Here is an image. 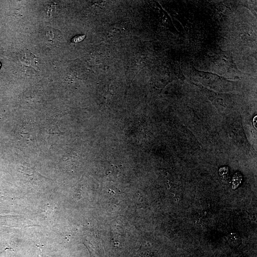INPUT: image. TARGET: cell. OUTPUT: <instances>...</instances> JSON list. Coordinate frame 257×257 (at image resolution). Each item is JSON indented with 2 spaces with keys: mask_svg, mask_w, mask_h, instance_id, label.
Masks as SVG:
<instances>
[{
  "mask_svg": "<svg viewBox=\"0 0 257 257\" xmlns=\"http://www.w3.org/2000/svg\"><path fill=\"white\" fill-rule=\"evenodd\" d=\"M219 175L222 179H227L228 176V167H223L219 169Z\"/></svg>",
  "mask_w": 257,
  "mask_h": 257,
  "instance_id": "3957f363",
  "label": "cell"
},
{
  "mask_svg": "<svg viewBox=\"0 0 257 257\" xmlns=\"http://www.w3.org/2000/svg\"><path fill=\"white\" fill-rule=\"evenodd\" d=\"M242 181V176L240 173H236L233 178L232 188L233 190L236 189L240 185Z\"/></svg>",
  "mask_w": 257,
  "mask_h": 257,
  "instance_id": "7a4b0ae2",
  "label": "cell"
},
{
  "mask_svg": "<svg viewBox=\"0 0 257 257\" xmlns=\"http://www.w3.org/2000/svg\"><path fill=\"white\" fill-rule=\"evenodd\" d=\"M85 35H79V36H76L74 38L72 39V42L74 43H78L81 42L85 39Z\"/></svg>",
  "mask_w": 257,
  "mask_h": 257,
  "instance_id": "277c9868",
  "label": "cell"
},
{
  "mask_svg": "<svg viewBox=\"0 0 257 257\" xmlns=\"http://www.w3.org/2000/svg\"><path fill=\"white\" fill-rule=\"evenodd\" d=\"M228 242L233 247H238L240 244V238L238 234L235 233H230L228 236Z\"/></svg>",
  "mask_w": 257,
  "mask_h": 257,
  "instance_id": "6da1fadb",
  "label": "cell"
},
{
  "mask_svg": "<svg viewBox=\"0 0 257 257\" xmlns=\"http://www.w3.org/2000/svg\"><path fill=\"white\" fill-rule=\"evenodd\" d=\"M0 67H1V64H0Z\"/></svg>",
  "mask_w": 257,
  "mask_h": 257,
  "instance_id": "5b68a950",
  "label": "cell"
}]
</instances>
